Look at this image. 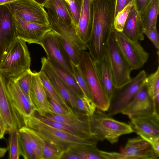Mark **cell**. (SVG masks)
Returning a JSON list of instances; mask_svg holds the SVG:
<instances>
[{"label":"cell","instance_id":"obj_1","mask_svg":"<svg viewBox=\"0 0 159 159\" xmlns=\"http://www.w3.org/2000/svg\"><path fill=\"white\" fill-rule=\"evenodd\" d=\"M23 120L24 125L64 153L97 149L98 141L93 137L81 136L54 128L40 120L34 113Z\"/></svg>","mask_w":159,"mask_h":159},{"label":"cell","instance_id":"obj_2","mask_svg":"<svg viewBox=\"0 0 159 159\" xmlns=\"http://www.w3.org/2000/svg\"><path fill=\"white\" fill-rule=\"evenodd\" d=\"M115 0H94L92 31L87 45L94 61L106 54L109 38L114 31Z\"/></svg>","mask_w":159,"mask_h":159},{"label":"cell","instance_id":"obj_3","mask_svg":"<svg viewBox=\"0 0 159 159\" xmlns=\"http://www.w3.org/2000/svg\"><path fill=\"white\" fill-rule=\"evenodd\" d=\"M105 112L97 108L90 116L91 135L98 141L106 140L113 144L121 136L133 132L129 124L113 119Z\"/></svg>","mask_w":159,"mask_h":159},{"label":"cell","instance_id":"obj_4","mask_svg":"<svg viewBox=\"0 0 159 159\" xmlns=\"http://www.w3.org/2000/svg\"><path fill=\"white\" fill-rule=\"evenodd\" d=\"M31 58L26 42L17 37L0 64V73L16 80L30 69Z\"/></svg>","mask_w":159,"mask_h":159},{"label":"cell","instance_id":"obj_5","mask_svg":"<svg viewBox=\"0 0 159 159\" xmlns=\"http://www.w3.org/2000/svg\"><path fill=\"white\" fill-rule=\"evenodd\" d=\"M78 66L85 78L92 100L97 108L103 111H107L110 100L100 80L94 61L85 50L82 51Z\"/></svg>","mask_w":159,"mask_h":159},{"label":"cell","instance_id":"obj_6","mask_svg":"<svg viewBox=\"0 0 159 159\" xmlns=\"http://www.w3.org/2000/svg\"><path fill=\"white\" fill-rule=\"evenodd\" d=\"M114 31L108 39L106 53L109 61L115 88L116 90H119L131 81L132 70L117 47Z\"/></svg>","mask_w":159,"mask_h":159},{"label":"cell","instance_id":"obj_7","mask_svg":"<svg viewBox=\"0 0 159 159\" xmlns=\"http://www.w3.org/2000/svg\"><path fill=\"white\" fill-rule=\"evenodd\" d=\"M106 159H159L150 144L139 136L129 139L119 152L99 150Z\"/></svg>","mask_w":159,"mask_h":159},{"label":"cell","instance_id":"obj_8","mask_svg":"<svg viewBox=\"0 0 159 159\" xmlns=\"http://www.w3.org/2000/svg\"><path fill=\"white\" fill-rule=\"evenodd\" d=\"M115 40L117 47L132 70L142 67L147 61L149 54L139 41L133 40L122 32L114 31Z\"/></svg>","mask_w":159,"mask_h":159},{"label":"cell","instance_id":"obj_9","mask_svg":"<svg viewBox=\"0 0 159 159\" xmlns=\"http://www.w3.org/2000/svg\"><path fill=\"white\" fill-rule=\"evenodd\" d=\"M133 132L148 142L155 154L159 155V115H151L130 119Z\"/></svg>","mask_w":159,"mask_h":159},{"label":"cell","instance_id":"obj_10","mask_svg":"<svg viewBox=\"0 0 159 159\" xmlns=\"http://www.w3.org/2000/svg\"><path fill=\"white\" fill-rule=\"evenodd\" d=\"M4 77L0 73V119L9 134L24 125L23 118L13 105Z\"/></svg>","mask_w":159,"mask_h":159},{"label":"cell","instance_id":"obj_11","mask_svg":"<svg viewBox=\"0 0 159 159\" xmlns=\"http://www.w3.org/2000/svg\"><path fill=\"white\" fill-rule=\"evenodd\" d=\"M6 5L14 16L24 20L40 25H50L44 7L33 0H18Z\"/></svg>","mask_w":159,"mask_h":159},{"label":"cell","instance_id":"obj_12","mask_svg":"<svg viewBox=\"0 0 159 159\" xmlns=\"http://www.w3.org/2000/svg\"><path fill=\"white\" fill-rule=\"evenodd\" d=\"M147 77L145 71L142 70L117 94H115L111 100L107 115L112 116L121 113L133 100L145 82Z\"/></svg>","mask_w":159,"mask_h":159},{"label":"cell","instance_id":"obj_13","mask_svg":"<svg viewBox=\"0 0 159 159\" xmlns=\"http://www.w3.org/2000/svg\"><path fill=\"white\" fill-rule=\"evenodd\" d=\"M39 44L44 50L48 59L55 62L73 75L70 61L56 33L52 30L48 31Z\"/></svg>","mask_w":159,"mask_h":159},{"label":"cell","instance_id":"obj_14","mask_svg":"<svg viewBox=\"0 0 159 159\" xmlns=\"http://www.w3.org/2000/svg\"><path fill=\"white\" fill-rule=\"evenodd\" d=\"M121 113L127 116L130 119L154 113L153 101L148 94L145 80L133 100Z\"/></svg>","mask_w":159,"mask_h":159},{"label":"cell","instance_id":"obj_15","mask_svg":"<svg viewBox=\"0 0 159 159\" xmlns=\"http://www.w3.org/2000/svg\"><path fill=\"white\" fill-rule=\"evenodd\" d=\"M17 37L14 15L7 5H0V55L7 53Z\"/></svg>","mask_w":159,"mask_h":159},{"label":"cell","instance_id":"obj_16","mask_svg":"<svg viewBox=\"0 0 159 159\" xmlns=\"http://www.w3.org/2000/svg\"><path fill=\"white\" fill-rule=\"evenodd\" d=\"M29 98L35 111L39 114L44 115L54 114L38 72H32Z\"/></svg>","mask_w":159,"mask_h":159},{"label":"cell","instance_id":"obj_17","mask_svg":"<svg viewBox=\"0 0 159 159\" xmlns=\"http://www.w3.org/2000/svg\"><path fill=\"white\" fill-rule=\"evenodd\" d=\"M14 17L17 37L29 43L39 44L46 33L51 30L50 25H40Z\"/></svg>","mask_w":159,"mask_h":159},{"label":"cell","instance_id":"obj_18","mask_svg":"<svg viewBox=\"0 0 159 159\" xmlns=\"http://www.w3.org/2000/svg\"><path fill=\"white\" fill-rule=\"evenodd\" d=\"M42 71L64 100L75 111L77 112L76 96L63 82L51 66L47 58L41 59Z\"/></svg>","mask_w":159,"mask_h":159},{"label":"cell","instance_id":"obj_19","mask_svg":"<svg viewBox=\"0 0 159 159\" xmlns=\"http://www.w3.org/2000/svg\"><path fill=\"white\" fill-rule=\"evenodd\" d=\"M6 84L13 105L23 118L33 114L35 111L30 98L23 92L16 81L8 80Z\"/></svg>","mask_w":159,"mask_h":159},{"label":"cell","instance_id":"obj_20","mask_svg":"<svg viewBox=\"0 0 159 159\" xmlns=\"http://www.w3.org/2000/svg\"><path fill=\"white\" fill-rule=\"evenodd\" d=\"M94 1L83 0L78 23L75 28L79 37L86 45L89 40L92 30Z\"/></svg>","mask_w":159,"mask_h":159},{"label":"cell","instance_id":"obj_21","mask_svg":"<svg viewBox=\"0 0 159 159\" xmlns=\"http://www.w3.org/2000/svg\"><path fill=\"white\" fill-rule=\"evenodd\" d=\"M42 116L79 130L87 135L92 136L90 127V116L80 114L66 115L53 114Z\"/></svg>","mask_w":159,"mask_h":159},{"label":"cell","instance_id":"obj_22","mask_svg":"<svg viewBox=\"0 0 159 159\" xmlns=\"http://www.w3.org/2000/svg\"><path fill=\"white\" fill-rule=\"evenodd\" d=\"M47 15L52 30L80 49L84 51L88 49L86 45L80 39L77 35L74 25L68 26L60 22L49 14L47 13Z\"/></svg>","mask_w":159,"mask_h":159},{"label":"cell","instance_id":"obj_23","mask_svg":"<svg viewBox=\"0 0 159 159\" xmlns=\"http://www.w3.org/2000/svg\"><path fill=\"white\" fill-rule=\"evenodd\" d=\"M143 30L140 15L134 5L130 8L122 32L130 39L139 41L144 39Z\"/></svg>","mask_w":159,"mask_h":159},{"label":"cell","instance_id":"obj_24","mask_svg":"<svg viewBox=\"0 0 159 159\" xmlns=\"http://www.w3.org/2000/svg\"><path fill=\"white\" fill-rule=\"evenodd\" d=\"M44 7L47 13L60 22L68 26L74 25L68 3L65 0H47Z\"/></svg>","mask_w":159,"mask_h":159},{"label":"cell","instance_id":"obj_25","mask_svg":"<svg viewBox=\"0 0 159 159\" xmlns=\"http://www.w3.org/2000/svg\"><path fill=\"white\" fill-rule=\"evenodd\" d=\"M94 62L100 80L111 101L116 89L113 84L110 65L106 53L100 60Z\"/></svg>","mask_w":159,"mask_h":159},{"label":"cell","instance_id":"obj_26","mask_svg":"<svg viewBox=\"0 0 159 159\" xmlns=\"http://www.w3.org/2000/svg\"><path fill=\"white\" fill-rule=\"evenodd\" d=\"M159 7V0H152L141 15L143 30H152L156 27Z\"/></svg>","mask_w":159,"mask_h":159},{"label":"cell","instance_id":"obj_27","mask_svg":"<svg viewBox=\"0 0 159 159\" xmlns=\"http://www.w3.org/2000/svg\"><path fill=\"white\" fill-rule=\"evenodd\" d=\"M48 60L56 74L75 95L76 96L84 95L73 75L55 62Z\"/></svg>","mask_w":159,"mask_h":159},{"label":"cell","instance_id":"obj_28","mask_svg":"<svg viewBox=\"0 0 159 159\" xmlns=\"http://www.w3.org/2000/svg\"><path fill=\"white\" fill-rule=\"evenodd\" d=\"M34 133L41 148L42 159H61L64 152L45 141L35 131Z\"/></svg>","mask_w":159,"mask_h":159},{"label":"cell","instance_id":"obj_29","mask_svg":"<svg viewBox=\"0 0 159 159\" xmlns=\"http://www.w3.org/2000/svg\"><path fill=\"white\" fill-rule=\"evenodd\" d=\"M38 72L40 79L45 91L66 109L70 111H74L59 94L44 73L41 70Z\"/></svg>","mask_w":159,"mask_h":159},{"label":"cell","instance_id":"obj_30","mask_svg":"<svg viewBox=\"0 0 159 159\" xmlns=\"http://www.w3.org/2000/svg\"><path fill=\"white\" fill-rule=\"evenodd\" d=\"M76 104L77 112L87 116L92 115L97 109L93 100L84 95L76 96Z\"/></svg>","mask_w":159,"mask_h":159},{"label":"cell","instance_id":"obj_31","mask_svg":"<svg viewBox=\"0 0 159 159\" xmlns=\"http://www.w3.org/2000/svg\"><path fill=\"white\" fill-rule=\"evenodd\" d=\"M57 34L70 61L74 64L78 65L83 51L79 49L75 45L66 40L58 34Z\"/></svg>","mask_w":159,"mask_h":159},{"label":"cell","instance_id":"obj_32","mask_svg":"<svg viewBox=\"0 0 159 159\" xmlns=\"http://www.w3.org/2000/svg\"><path fill=\"white\" fill-rule=\"evenodd\" d=\"M18 131L22 132L28 140L34 152L36 159H42V149L34 131L24 125Z\"/></svg>","mask_w":159,"mask_h":159},{"label":"cell","instance_id":"obj_33","mask_svg":"<svg viewBox=\"0 0 159 159\" xmlns=\"http://www.w3.org/2000/svg\"><path fill=\"white\" fill-rule=\"evenodd\" d=\"M34 114L40 120L54 128L81 136L91 137L87 135L81 131L60 122L47 118L39 114L36 111H35Z\"/></svg>","mask_w":159,"mask_h":159},{"label":"cell","instance_id":"obj_34","mask_svg":"<svg viewBox=\"0 0 159 159\" xmlns=\"http://www.w3.org/2000/svg\"><path fill=\"white\" fill-rule=\"evenodd\" d=\"M70 62L73 76L84 95L92 100L91 92L84 76L78 65L74 64L70 61Z\"/></svg>","mask_w":159,"mask_h":159},{"label":"cell","instance_id":"obj_35","mask_svg":"<svg viewBox=\"0 0 159 159\" xmlns=\"http://www.w3.org/2000/svg\"><path fill=\"white\" fill-rule=\"evenodd\" d=\"M8 150L9 159H18L20 156L19 150L18 130H14L10 133Z\"/></svg>","mask_w":159,"mask_h":159},{"label":"cell","instance_id":"obj_36","mask_svg":"<svg viewBox=\"0 0 159 159\" xmlns=\"http://www.w3.org/2000/svg\"><path fill=\"white\" fill-rule=\"evenodd\" d=\"M18 131L20 156L25 159H36L34 151L25 134L22 132Z\"/></svg>","mask_w":159,"mask_h":159},{"label":"cell","instance_id":"obj_37","mask_svg":"<svg viewBox=\"0 0 159 159\" xmlns=\"http://www.w3.org/2000/svg\"><path fill=\"white\" fill-rule=\"evenodd\" d=\"M145 83L149 94L153 99L159 94V66L155 72L146 77Z\"/></svg>","mask_w":159,"mask_h":159},{"label":"cell","instance_id":"obj_38","mask_svg":"<svg viewBox=\"0 0 159 159\" xmlns=\"http://www.w3.org/2000/svg\"><path fill=\"white\" fill-rule=\"evenodd\" d=\"M134 5V0L119 12L114 18V27L118 32H122L131 7Z\"/></svg>","mask_w":159,"mask_h":159},{"label":"cell","instance_id":"obj_39","mask_svg":"<svg viewBox=\"0 0 159 159\" xmlns=\"http://www.w3.org/2000/svg\"><path fill=\"white\" fill-rule=\"evenodd\" d=\"M32 73V71L30 69L16 80H15L23 92L29 98V91L31 81Z\"/></svg>","mask_w":159,"mask_h":159},{"label":"cell","instance_id":"obj_40","mask_svg":"<svg viewBox=\"0 0 159 159\" xmlns=\"http://www.w3.org/2000/svg\"><path fill=\"white\" fill-rule=\"evenodd\" d=\"M46 93L51 107L54 114L58 115H69L78 114L74 111L69 110L62 106L49 93Z\"/></svg>","mask_w":159,"mask_h":159},{"label":"cell","instance_id":"obj_41","mask_svg":"<svg viewBox=\"0 0 159 159\" xmlns=\"http://www.w3.org/2000/svg\"><path fill=\"white\" fill-rule=\"evenodd\" d=\"M98 149L93 150H83L77 152L81 159H103Z\"/></svg>","mask_w":159,"mask_h":159},{"label":"cell","instance_id":"obj_42","mask_svg":"<svg viewBox=\"0 0 159 159\" xmlns=\"http://www.w3.org/2000/svg\"><path fill=\"white\" fill-rule=\"evenodd\" d=\"M143 33L150 39L159 51V36L157 27L152 30H143Z\"/></svg>","mask_w":159,"mask_h":159},{"label":"cell","instance_id":"obj_43","mask_svg":"<svg viewBox=\"0 0 159 159\" xmlns=\"http://www.w3.org/2000/svg\"><path fill=\"white\" fill-rule=\"evenodd\" d=\"M152 0H134V5L137 11L141 15Z\"/></svg>","mask_w":159,"mask_h":159},{"label":"cell","instance_id":"obj_44","mask_svg":"<svg viewBox=\"0 0 159 159\" xmlns=\"http://www.w3.org/2000/svg\"><path fill=\"white\" fill-rule=\"evenodd\" d=\"M134 0H115V8L114 18L117 14Z\"/></svg>","mask_w":159,"mask_h":159},{"label":"cell","instance_id":"obj_45","mask_svg":"<svg viewBox=\"0 0 159 159\" xmlns=\"http://www.w3.org/2000/svg\"><path fill=\"white\" fill-rule=\"evenodd\" d=\"M61 159H81L77 152L70 151L64 153Z\"/></svg>","mask_w":159,"mask_h":159},{"label":"cell","instance_id":"obj_46","mask_svg":"<svg viewBox=\"0 0 159 159\" xmlns=\"http://www.w3.org/2000/svg\"><path fill=\"white\" fill-rule=\"evenodd\" d=\"M154 107V113L159 115V94L152 99Z\"/></svg>","mask_w":159,"mask_h":159},{"label":"cell","instance_id":"obj_47","mask_svg":"<svg viewBox=\"0 0 159 159\" xmlns=\"http://www.w3.org/2000/svg\"><path fill=\"white\" fill-rule=\"evenodd\" d=\"M7 132L6 128L0 119V139L3 138L6 132Z\"/></svg>","mask_w":159,"mask_h":159},{"label":"cell","instance_id":"obj_48","mask_svg":"<svg viewBox=\"0 0 159 159\" xmlns=\"http://www.w3.org/2000/svg\"><path fill=\"white\" fill-rule=\"evenodd\" d=\"M7 150V149L6 148L0 147V158L5 155Z\"/></svg>","mask_w":159,"mask_h":159},{"label":"cell","instance_id":"obj_49","mask_svg":"<svg viewBox=\"0 0 159 159\" xmlns=\"http://www.w3.org/2000/svg\"><path fill=\"white\" fill-rule=\"evenodd\" d=\"M18 0H0V5L6 4Z\"/></svg>","mask_w":159,"mask_h":159},{"label":"cell","instance_id":"obj_50","mask_svg":"<svg viewBox=\"0 0 159 159\" xmlns=\"http://www.w3.org/2000/svg\"><path fill=\"white\" fill-rule=\"evenodd\" d=\"M39 4L43 6H44L47 0H33Z\"/></svg>","mask_w":159,"mask_h":159},{"label":"cell","instance_id":"obj_51","mask_svg":"<svg viewBox=\"0 0 159 159\" xmlns=\"http://www.w3.org/2000/svg\"><path fill=\"white\" fill-rule=\"evenodd\" d=\"M78 0L81 2H82L83 1V0Z\"/></svg>","mask_w":159,"mask_h":159},{"label":"cell","instance_id":"obj_52","mask_svg":"<svg viewBox=\"0 0 159 159\" xmlns=\"http://www.w3.org/2000/svg\"><path fill=\"white\" fill-rule=\"evenodd\" d=\"M68 3V0H65Z\"/></svg>","mask_w":159,"mask_h":159}]
</instances>
